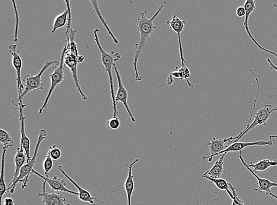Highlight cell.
<instances>
[{
    "label": "cell",
    "instance_id": "obj_1",
    "mask_svg": "<svg viewBox=\"0 0 277 205\" xmlns=\"http://www.w3.org/2000/svg\"><path fill=\"white\" fill-rule=\"evenodd\" d=\"M166 1L164 4L160 7L158 10L154 14L152 18H148L147 15L148 12L146 10L141 12L140 16L138 17L137 20V30L140 33V42L135 45L136 52L134 55L133 66L135 73V80L137 81H141L142 77L140 76L138 70V62L139 59L144 57L146 54V43L147 40L150 39V36L152 35L153 33L157 29V26L154 24V21L155 20L157 17L158 16L160 12H161L165 5Z\"/></svg>",
    "mask_w": 277,
    "mask_h": 205
},
{
    "label": "cell",
    "instance_id": "obj_2",
    "mask_svg": "<svg viewBox=\"0 0 277 205\" xmlns=\"http://www.w3.org/2000/svg\"><path fill=\"white\" fill-rule=\"evenodd\" d=\"M77 30H73L72 28L66 31L65 36L67 37V44L65 57H64V65L68 67L72 73L74 81H75L77 89L81 94L83 100H87L88 97L79 85L78 76V64L79 63L78 49L75 42V37Z\"/></svg>",
    "mask_w": 277,
    "mask_h": 205
},
{
    "label": "cell",
    "instance_id": "obj_3",
    "mask_svg": "<svg viewBox=\"0 0 277 205\" xmlns=\"http://www.w3.org/2000/svg\"><path fill=\"white\" fill-rule=\"evenodd\" d=\"M99 29H97L94 31L95 41L98 46V49L100 50L101 54V58H102V62L106 69V72L109 74L111 94L113 110V117H116L117 115L118 114L117 111L116 104L115 102V95L114 91V86H113V82L112 78V69L115 64V62L118 61L121 59V55L118 52L115 51H111L110 53H108L101 46L99 37H98V33L99 32Z\"/></svg>",
    "mask_w": 277,
    "mask_h": 205
},
{
    "label": "cell",
    "instance_id": "obj_4",
    "mask_svg": "<svg viewBox=\"0 0 277 205\" xmlns=\"http://www.w3.org/2000/svg\"><path fill=\"white\" fill-rule=\"evenodd\" d=\"M60 65L59 62L57 61H49L46 62L44 66L43 67L42 69L38 74L36 75H32V74H27L24 77L23 81L24 83V91H23L22 95L20 98L18 99H14L12 101V103L15 106L19 107H22L23 108L26 107L25 105L23 103V99L25 97V96L30 92L37 91L38 90L44 89L45 85L42 80V76L46 70L52 66V65Z\"/></svg>",
    "mask_w": 277,
    "mask_h": 205
},
{
    "label": "cell",
    "instance_id": "obj_5",
    "mask_svg": "<svg viewBox=\"0 0 277 205\" xmlns=\"http://www.w3.org/2000/svg\"><path fill=\"white\" fill-rule=\"evenodd\" d=\"M48 136V132L46 130L43 129L40 131L38 141L36 145L35 153L32 159L30 161H27V163L23 166L20 170V175L16 181H15L11 186H8L7 188V192H10L11 194H13L15 191V189L18 183H22V187L21 189H24L27 186V183L29 182V177L32 175V171L34 169L33 167L35 166L36 162V158L38 157V152L39 150L40 145L41 142L44 140Z\"/></svg>",
    "mask_w": 277,
    "mask_h": 205
},
{
    "label": "cell",
    "instance_id": "obj_6",
    "mask_svg": "<svg viewBox=\"0 0 277 205\" xmlns=\"http://www.w3.org/2000/svg\"><path fill=\"white\" fill-rule=\"evenodd\" d=\"M66 51V46H65V47L63 48L62 54H61L59 67L54 68V72L49 76L51 79V88L49 89L47 97L45 99L44 104H43V106L39 111V114H42L45 109L48 108L49 99H50L51 95L53 94L56 87L66 79L64 73V69L66 67L64 65V57H65Z\"/></svg>",
    "mask_w": 277,
    "mask_h": 205
},
{
    "label": "cell",
    "instance_id": "obj_7",
    "mask_svg": "<svg viewBox=\"0 0 277 205\" xmlns=\"http://www.w3.org/2000/svg\"><path fill=\"white\" fill-rule=\"evenodd\" d=\"M277 111V107L274 106L272 104H267L265 105L264 107L261 108V110L258 111L256 114L253 122L251 123V121H249V123L244 130L240 133L238 135L239 138L235 140L232 141L233 142H238L246 134L248 133L250 130L254 129L258 126L263 125L267 126V121L269 120L270 117L273 113Z\"/></svg>",
    "mask_w": 277,
    "mask_h": 205
},
{
    "label": "cell",
    "instance_id": "obj_8",
    "mask_svg": "<svg viewBox=\"0 0 277 205\" xmlns=\"http://www.w3.org/2000/svg\"><path fill=\"white\" fill-rule=\"evenodd\" d=\"M239 138V136L230 137L229 138L223 139L217 138L214 137L210 141L207 142V145L210 150V156H205L203 157V160H208L209 162H212L213 158L215 156H217L218 154L221 153L222 151L226 150L229 145L231 144V142Z\"/></svg>",
    "mask_w": 277,
    "mask_h": 205
},
{
    "label": "cell",
    "instance_id": "obj_9",
    "mask_svg": "<svg viewBox=\"0 0 277 205\" xmlns=\"http://www.w3.org/2000/svg\"><path fill=\"white\" fill-rule=\"evenodd\" d=\"M8 49L9 52L12 55V64H13L15 70H16L18 98H20L22 95L24 89L22 81H21V76L23 62L20 56V51L17 49L16 45L11 44L9 46Z\"/></svg>",
    "mask_w": 277,
    "mask_h": 205
},
{
    "label": "cell",
    "instance_id": "obj_10",
    "mask_svg": "<svg viewBox=\"0 0 277 205\" xmlns=\"http://www.w3.org/2000/svg\"><path fill=\"white\" fill-rule=\"evenodd\" d=\"M242 151H240V154L238 157L239 160L241 161L243 165L246 167V169L257 179L258 181V187L256 189H254V191L260 192L261 194L265 192L267 195H269L271 193H272L271 189L274 187H277V183L276 182H271L269 180L261 178L260 176H258L257 174L254 172V171L249 167L248 164L245 162L244 158L242 157Z\"/></svg>",
    "mask_w": 277,
    "mask_h": 205
},
{
    "label": "cell",
    "instance_id": "obj_11",
    "mask_svg": "<svg viewBox=\"0 0 277 205\" xmlns=\"http://www.w3.org/2000/svg\"><path fill=\"white\" fill-rule=\"evenodd\" d=\"M113 69H114L115 71L116 76L117 80H118V91H117L116 95H115V102L116 104L118 103L119 102H122L123 105H124V107L127 110V113L130 116V119L132 121V123H135L136 121L135 120V117H134L133 114L132 113V112L130 110V107H129V105L128 104V92L127 90L126 89L124 85H123V83L122 81V79L121 75H120V73L118 69H117L116 64L114 65L113 66Z\"/></svg>",
    "mask_w": 277,
    "mask_h": 205
},
{
    "label": "cell",
    "instance_id": "obj_12",
    "mask_svg": "<svg viewBox=\"0 0 277 205\" xmlns=\"http://www.w3.org/2000/svg\"><path fill=\"white\" fill-rule=\"evenodd\" d=\"M244 7L246 10L244 26L245 27L246 32H247L248 34L249 38H250L252 40V42H253L255 44L258 46V48L260 49V51H263L269 53V54H272L275 56V57L277 58V53L270 51V50L263 47V46L260 45L259 43L255 39L254 36H252V33L250 32V30H249V17H250L252 12L255 10V9H256V3H255V1H254V0H247V1L245 2Z\"/></svg>",
    "mask_w": 277,
    "mask_h": 205
},
{
    "label": "cell",
    "instance_id": "obj_13",
    "mask_svg": "<svg viewBox=\"0 0 277 205\" xmlns=\"http://www.w3.org/2000/svg\"><path fill=\"white\" fill-rule=\"evenodd\" d=\"M32 174H35L44 180V181L47 182L48 184L50 186L52 190L54 192H61L76 196L79 195L78 192L70 191V189L66 188V182L63 179L58 178L57 176H55L53 178H49V176H43L42 174L35 169L33 170Z\"/></svg>",
    "mask_w": 277,
    "mask_h": 205
},
{
    "label": "cell",
    "instance_id": "obj_14",
    "mask_svg": "<svg viewBox=\"0 0 277 205\" xmlns=\"http://www.w3.org/2000/svg\"><path fill=\"white\" fill-rule=\"evenodd\" d=\"M178 14L175 13L173 15L171 20L167 21V24L170 26V29L177 33L178 39V45H179V52L182 67L185 66V59L184 58L182 43H181V33L183 32L184 26H186V21L181 20L178 17Z\"/></svg>",
    "mask_w": 277,
    "mask_h": 205
},
{
    "label": "cell",
    "instance_id": "obj_15",
    "mask_svg": "<svg viewBox=\"0 0 277 205\" xmlns=\"http://www.w3.org/2000/svg\"><path fill=\"white\" fill-rule=\"evenodd\" d=\"M47 183L44 181V185H43V191L42 193H39L38 196L39 197L42 198L43 203L45 205H67L68 204L66 203L65 198L63 197V195L59 193H56L54 191L46 192V184Z\"/></svg>",
    "mask_w": 277,
    "mask_h": 205
},
{
    "label": "cell",
    "instance_id": "obj_16",
    "mask_svg": "<svg viewBox=\"0 0 277 205\" xmlns=\"http://www.w3.org/2000/svg\"><path fill=\"white\" fill-rule=\"evenodd\" d=\"M273 145V141H264L260 140L258 141L254 142H233L231 144L228 146L226 150L222 151L221 153L218 154V156H220V155L227 153L229 152H236V151H242L244 148L248 147H252V146H261V147H263V146H270V147H272Z\"/></svg>",
    "mask_w": 277,
    "mask_h": 205
},
{
    "label": "cell",
    "instance_id": "obj_17",
    "mask_svg": "<svg viewBox=\"0 0 277 205\" xmlns=\"http://www.w3.org/2000/svg\"><path fill=\"white\" fill-rule=\"evenodd\" d=\"M58 170L63 174V175L66 177V178L69 180V181L72 183V184L75 186V187L78 189V197L80 200L84 202V203H87L91 205H95V202L98 201L97 198H94L92 197L90 193L87 190H85L84 188H82L80 186L78 183H77L74 180L70 178L67 174L64 172L63 167L61 166H58Z\"/></svg>",
    "mask_w": 277,
    "mask_h": 205
},
{
    "label": "cell",
    "instance_id": "obj_18",
    "mask_svg": "<svg viewBox=\"0 0 277 205\" xmlns=\"http://www.w3.org/2000/svg\"><path fill=\"white\" fill-rule=\"evenodd\" d=\"M20 108V121L21 122V145L24 148L25 151L27 161H30L32 159L30 156V140L28 137L27 136L25 129V120L26 117L24 116L23 111L24 108L21 107Z\"/></svg>",
    "mask_w": 277,
    "mask_h": 205
},
{
    "label": "cell",
    "instance_id": "obj_19",
    "mask_svg": "<svg viewBox=\"0 0 277 205\" xmlns=\"http://www.w3.org/2000/svg\"><path fill=\"white\" fill-rule=\"evenodd\" d=\"M139 162V159L136 158L130 163H126L125 166L128 168V175L124 183V187L127 196L128 205H131V199L132 193L134 189V176L132 175V168L135 164Z\"/></svg>",
    "mask_w": 277,
    "mask_h": 205
},
{
    "label": "cell",
    "instance_id": "obj_20",
    "mask_svg": "<svg viewBox=\"0 0 277 205\" xmlns=\"http://www.w3.org/2000/svg\"><path fill=\"white\" fill-rule=\"evenodd\" d=\"M226 153L221 155V157L219 160H218L214 164V165L211 168L203 174L202 178L207 176L209 178L218 179L225 173L224 169V160L225 157Z\"/></svg>",
    "mask_w": 277,
    "mask_h": 205
},
{
    "label": "cell",
    "instance_id": "obj_21",
    "mask_svg": "<svg viewBox=\"0 0 277 205\" xmlns=\"http://www.w3.org/2000/svg\"><path fill=\"white\" fill-rule=\"evenodd\" d=\"M14 160L15 170L14 173L13 181H12L9 186H11L17 181L18 176L20 175L21 168H22L23 166L24 165V163H25L26 160H27L25 151H24L23 147L21 145L20 147H18L17 149V153L16 154H15Z\"/></svg>",
    "mask_w": 277,
    "mask_h": 205
},
{
    "label": "cell",
    "instance_id": "obj_22",
    "mask_svg": "<svg viewBox=\"0 0 277 205\" xmlns=\"http://www.w3.org/2000/svg\"><path fill=\"white\" fill-rule=\"evenodd\" d=\"M90 2H91L92 7H93L94 8V12H95V13L97 14L98 17H99L100 20H101V22H102L104 27L106 28V29L107 30L108 33H109L110 36L111 37L113 42L115 44L119 45L118 40L116 38L114 35H113V34L111 32V30L110 29L109 24H108V23L107 22L106 19H105L104 17H103L102 13H101V11L99 7V4H98V3H99V1H92V0H91Z\"/></svg>",
    "mask_w": 277,
    "mask_h": 205
},
{
    "label": "cell",
    "instance_id": "obj_23",
    "mask_svg": "<svg viewBox=\"0 0 277 205\" xmlns=\"http://www.w3.org/2000/svg\"><path fill=\"white\" fill-rule=\"evenodd\" d=\"M250 168L253 169L254 172L257 174L258 172L266 170L271 167L277 166V160H270L264 159L258 161L256 163H251L248 164Z\"/></svg>",
    "mask_w": 277,
    "mask_h": 205
},
{
    "label": "cell",
    "instance_id": "obj_24",
    "mask_svg": "<svg viewBox=\"0 0 277 205\" xmlns=\"http://www.w3.org/2000/svg\"><path fill=\"white\" fill-rule=\"evenodd\" d=\"M7 148L3 147V152L2 154L1 159V177H0V201L1 204L2 201L3 195L7 192V186H6L5 182V155L7 153Z\"/></svg>",
    "mask_w": 277,
    "mask_h": 205
},
{
    "label": "cell",
    "instance_id": "obj_25",
    "mask_svg": "<svg viewBox=\"0 0 277 205\" xmlns=\"http://www.w3.org/2000/svg\"><path fill=\"white\" fill-rule=\"evenodd\" d=\"M69 15V10L68 8H67V10L57 15V16L55 18L52 33H55L57 30L65 26L67 22H68Z\"/></svg>",
    "mask_w": 277,
    "mask_h": 205
},
{
    "label": "cell",
    "instance_id": "obj_26",
    "mask_svg": "<svg viewBox=\"0 0 277 205\" xmlns=\"http://www.w3.org/2000/svg\"><path fill=\"white\" fill-rule=\"evenodd\" d=\"M204 178H205L211 183H214V184L216 186L218 189H220V190L226 191L227 193L228 194L229 197L233 200V195L231 191L230 190L229 185V183L227 182L226 180L221 178L214 179L209 178V177L207 176L204 177Z\"/></svg>",
    "mask_w": 277,
    "mask_h": 205
},
{
    "label": "cell",
    "instance_id": "obj_27",
    "mask_svg": "<svg viewBox=\"0 0 277 205\" xmlns=\"http://www.w3.org/2000/svg\"><path fill=\"white\" fill-rule=\"evenodd\" d=\"M170 74L173 77L180 78L181 80H186L187 85H188L190 88H193V83H191L189 80V77L191 75L190 71L189 68L186 66L181 67L179 70L176 71V72H171Z\"/></svg>",
    "mask_w": 277,
    "mask_h": 205
},
{
    "label": "cell",
    "instance_id": "obj_28",
    "mask_svg": "<svg viewBox=\"0 0 277 205\" xmlns=\"http://www.w3.org/2000/svg\"><path fill=\"white\" fill-rule=\"evenodd\" d=\"M0 141L4 145L5 148L13 147L14 142L11 136L7 132L2 129H0Z\"/></svg>",
    "mask_w": 277,
    "mask_h": 205
},
{
    "label": "cell",
    "instance_id": "obj_29",
    "mask_svg": "<svg viewBox=\"0 0 277 205\" xmlns=\"http://www.w3.org/2000/svg\"><path fill=\"white\" fill-rule=\"evenodd\" d=\"M54 161L51 158L50 154L48 153L44 162V169L46 176H49V172L53 168Z\"/></svg>",
    "mask_w": 277,
    "mask_h": 205
},
{
    "label": "cell",
    "instance_id": "obj_30",
    "mask_svg": "<svg viewBox=\"0 0 277 205\" xmlns=\"http://www.w3.org/2000/svg\"><path fill=\"white\" fill-rule=\"evenodd\" d=\"M229 185L230 190L231 191L233 195L232 205H245L244 201H242V199L239 197L238 193H237L235 188L233 186L231 183H229Z\"/></svg>",
    "mask_w": 277,
    "mask_h": 205
},
{
    "label": "cell",
    "instance_id": "obj_31",
    "mask_svg": "<svg viewBox=\"0 0 277 205\" xmlns=\"http://www.w3.org/2000/svg\"><path fill=\"white\" fill-rule=\"evenodd\" d=\"M48 153L50 154V156L53 160H57L61 156V151L59 148L56 147V145L52 146L49 148V150Z\"/></svg>",
    "mask_w": 277,
    "mask_h": 205
},
{
    "label": "cell",
    "instance_id": "obj_32",
    "mask_svg": "<svg viewBox=\"0 0 277 205\" xmlns=\"http://www.w3.org/2000/svg\"><path fill=\"white\" fill-rule=\"evenodd\" d=\"M107 127L110 130H115L120 126V121L118 118L113 117L112 119L107 121Z\"/></svg>",
    "mask_w": 277,
    "mask_h": 205
},
{
    "label": "cell",
    "instance_id": "obj_33",
    "mask_svg": "<svg viewBox=\"0 0 277 205\" xmlns=\"http://www.w3.org/2000/svg\"><path fill=\"white\" fill-rule=\"evenodd\" d=\"M13 7L14 9V11L15 13V17H16V25H15V35H14V42H17L18 41V25H19V15H18L17 8L16 5H15V1H13Z\"/></svg>",
    "mask_w": 277,
    "mask_h": 205
},
{
    "label": "cell",
    "instance_id": "obj_34",
    "mask_svg": "<svg viewBox=\"0 0 277 205\" xmlns=\"http://www.w3.org/2000/svg\"><path fill=\"white\" fill-rule=\"evenodd\" d=\"M236 14L240 17L245 16L246 10L244 7H239L237 8Z\"/></svg>",
    "mask_w": 277,
    "mask_h": 205
},
{
    "label": "cell",
    "instance_id": "obj_35",
    "mask_svg": "<svg viewBox=\"0 0 277 205\" xmlns=\"http://www.w3.org/2000/svg\"><path fill=\"white\" fill-rule=\"evenodd\" d=\"M1 205H15L13 199L10 197L4 198L2 201Z\"/></svg>",
    "mask_w": 277,
    "mask_h": 205
},
{
    "label": "cell",
    "instance_id": "obj_36",
    "mask_svg": "<svg viewBox=\"0 0 277 205\" xmlns=\"http://www.w3.org/2000/svg\"><path fill=\"white\" fill-rule=\"evenodd\" d=\"M267 62L269 64L270 68H272V69L276 70L277 72V67L276 65L273 63V62L272 61V60H270V58L267 59Z\"/></svg>",
    "mask_w": 277,
    "mask_h": 205
},
{
    "label": "cell",
    "instance_id": "obj_37",
    "mask_svg": "<svg viewBox=\"0 0 277 205\" xmlns=\"http://www.w3.org/2000/svg\"><path fill=\"white\" fill-rule=\"evenodd\" d=\"M174 82V80L173 79V77L170 74V75H169L167 79V85H172Z\"/></svg>",
    "mask_w": 277,
    "mask_h": 205
},
{
    "label": "cell",
    "instance_id": "obj_38",
    "mask_svg": "<svg viewBox=\"0 0 277 205\" xmlns=\"http://www.w3.org/2000/svg\"><path fill=\"white\" fill-rule=\"evenodd\" d=\"M269 196H271V197H274L276 199V200H277V195L274 194L272 192V193H271Z\"/></svg>",
    "mask_w": 277,
    "mask_h": 205
},
{
    "label": "cell",
    "instance_id": "obj_39",
    "mask_svg": "<svg viewBox=\"0 0 277 205\" xmlns=\"http://www.w3.org/2000/svg\"><path fill=\"white\" fill-rule=\"evenodd\" d=\"M269 138H270V139L277 138V135L270 136Z\"/></svg>",
    "mask_w": 277,
    "mask_h": 205
},
{
    "label": "cell",
    "instance_id": "obj_40",
    "mask_svg": "<svg viewBox=\"0 0 277 205\" xmlns=\"http://www.w3.org/2000/svg\"><path fill=\"white\" fill-rule=\"evenodd\" d=\"M273 6L274 8H277V4H274Z\"/></svg>",
    "mask_w": 277,
    "mask_h": 205
},
{
    "label": "cell",
    "instance_id": "obj_41",
    "mask_svg": "<svg viewBox=\"0 0 277 205\" xmlns=\"http://www.w3.org/2000/svg\"><path fill=\"white\" fill-rule=\"evenodd\" d=\"M70 205V204H68V205Z\"/></svg>",
    "mask_w": 277,
    "mask_h": 205
}]
</instances>
